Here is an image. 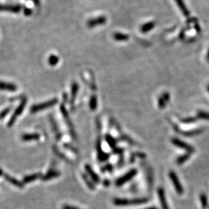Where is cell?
Wrapping results in <instances>:
<instances>
[{
    "label": "cell",
    "mask_w": 209,
    "mask_h": 209,
    "mask_svg": "<svg viewBox=\"0 0 209 209\" xmlns=\"http://www.w3.org/2000/svg\"><path fill=\"white\" fill-rule=\"evenodd\" d=\"M11 110V107H8V108H6V109H4L2 111L1 113H0V119H3L5 118V117L8 115V113L10 112Z\"/></svg>",
    "instance_id": "29"
},
{
    "label": "cell",
    "mask_w": 209,
    "mask_h": 209,
    "mask_svg": "<svg viewBox=\"0 0 209 209\" xmlns=\"http://www.w3.org/2000/svg\"><path fill=\"white\" fill-rule=\"evenodd\" d=\"M197 116H198V118H199L200 119L209 120V113H208V112H204V111H198V112Z\"/></svg>",
    "instance_id": "24"
},
{
    "label": "cell",
    "mask_w": 209,
    "mask_h": 209,
    "mask_svg": "<svg viewBox=\"0 0 209 209\" xmlns=\"http://www.w3.org/2000/svg\"><path fill=\"white\" fill-rule=\"evenodd\" d=\"M123 161H124V159H123V156H121V158H120V159H119V163H118V164H119L120 166H121L122 164H123Z\"/></svg>",
    "instance_id": "35"
},
{
    "label": "cell",
    "mask_w": 209,
    "mask_h": 209,
    "mask_svg": "<svg viewBox=\"0 0 209 209\" xmlns=\"http://www.w3.org/2000/svg\"><path fill=\"white\" fill-rule=\"evenodd\" d=\"M148 201V198H136L133 200L127 199H114V204L117 206H129V205H139L146 203Z\"/></svg>",
    "instance_id": "1"
},
{
    "label": "cell",
    "mask_w": 209,
    "mask_h": 209,
    "mask_svg": "<svg viewBox=\"0 0 209 209\" xmlns=\"http://www.w3.org/2000/svg\"><path fill=\"white\" fill-rule=\"evenodd\" d=\"M106 141H107V143H108V145H110V147H112V149H114L115 146H116L117 141L115 140L112 136H110V134H107V135L106 136Z\"/></svg>",
    "instance_id": "22"
},
{
    "label": "cell",
    "mask_w": 209,
    "mask_h": 209,
    "mask_svg": "<svg viewBox=\"0 0 209 209\" xmlns=\"http://www.w3.org/2000/svg\"><path fill=\"white\" fill-rule=\"evenodd\" d=\"M200 200L202 202V207L204 208H206V206L208 205V201H207V198H206V196L204 194H202L200 195Z\"/></svg>",
    "instance_id": "28"
},
{
    "label": "cell",
    "mask_w": 209,
    "mask_h": 209,
    "mask_svg": "<svg viewBox=\"0 0 209 209\" xmlns=\"http://www.w3.org/2000/svg\"><path fill=\"white\" fill-rule=\"evenodd\" d=\"M207 90H208V92L209 93V85L207 86Z\"/></svg>",
    "instance_id": "39"
},
{
    "label": "cell",
    "mask_w": 209,
    "mask_h": 209,
    "mask_svg": "<svg viewBox=\"0 0 209 209\" xmlns=\"http://www.w3.org/2000/svg\"><path fill=\"white\" fill-rule=\"evenodd\" d=\"M114 39L117 41H123V40H127V36L125 35L122 34V33H115L114 35Z\"/></svg>",
    "instance_id": "27"
},
{
    "label": "cell",
    "mask_w": 209,
    "mask_h": 209,
    "mask_svg": "<svg viewBox=\"0 0 209 209\" xmlns=\"http://www.w3.org/2000/svg\"><path fill=\"white\" fill-rule=\"evenodd\" d=\"M158 195H159L160 202H161V204L163 209H169L168 208L167 202H166V200L165 194H164V192L163 189L159 188V190H158Z\"/></svg>",
    "instance_id": "13"
},
{
    "label": "cell",
    "mask_w": 209,
    "mask_h": 209,
    "mask_svg": "<svg viewBox=\"0 0 209 209\" xmlns=\"http://www.w3.org/2000/svg\"><path fill=\"white\" fill-rule=\"evenodd\" d=\"M124 152L123 149L122 148H114L113 149V152L116 154H119V155H123V153Z\"/></svg>",
    "instance_id": "30"
},
{
    "label": "cell",
    "mask_w": 209,
    "mask_h": 209,
    "mask_svg": "<svg viewBox=\"0 0 209 209\" xmlns=\"http://www.w3.org/2000/svg\"><path fill=\"white\" fill-rule=\"evenodd\" d=\"M22 10V6L19 4H0V11L1 12H9L14 14H18Z\"/></svg>",
    "instance_id": "6"
},
{
    "label": "cell",
    "mask_w": 209,
    "mask_h": 209,
    "mask_svg": "<svg viewBox=\"0 0 209 209\" xmlns=\"http://www.w3.org/2000/svg\"><path fill=\"white\" fill-rule=\"evenodd\" d=\"M190 156H191V154L188 153V154H183L182 155V156H179V158L177 159V161H176L177 164L178 165H181L182 164L185 163L187 160H188V159H190Z\"/></svg>",
    "instance_id": "20"
},
{
    "label": "cell",
    "mask_w": 209,
    "mask_h": 209,
    "mask_svg": "<svg viewBox=\"0 0 209 209\" xmlns=\"http://www.w3.org/2000/svg\"><path fill=\"white\" fill-rule=\"evenodd\" d=\"M64 147H66V148H68V149H70L71 151H73V152H76V149H75V148L72 147L71 145H68V144H66V145H64Z\"/></svg>",
    "instance_id": "34"
},
{
    "label": "cell",
    "mask_w": 209,
    "mask_h": 209,
    "mask_svg": "<svg viewBox=\"0 0 209 209\" xmlns=\"http://www.w3.org/2000/svg\"><path fill=\"white\" fill-rule=\"evenodd\" d=\"M97 97L95 96H92L91 97L90 103V109L94 111V110L96 109L97 108Z\"/></svg>",
    "instance_id": "23"
},
{
    "label": "cell",
    "mask_w": 209,
    "mask_h": 209,
    "mask_svg": "<svg viewBox=\"0 0 209 209\" xmlns=\"http://www.w3.org/2000/svg\"><path fill=\"white\" fill-rule=\"evenodd\" d=\"M174 129L177 132H179V133L182 134V135H184L186 136H193L198 135V134H200V133H202V130H190V131H182V130L178 129V127L177 126H175Z\"/></svg>",
    "instance_id": "12"
},
{
    "label": "cell",
    "mask_w": 209,
    "mask_h": 209,
    "mask_svg": "<svg viewBox=\"0 0 209 209\" xmlns=\"http://www.w3.org/2000/svg\"><path fill=\"white\" fill-rule=\"evenodd\" d=\"M39 138H40V135L39 134H37V133L24 134L21 137L22 140L23 141H36V140H39Z\"/></svg>",
    "instance_id": "17"
},
{
    "label": "cell",
    "mask_w": 209,
    "mask_h": 209,
    "mask_svg": "<svg viewBox=\"0 0 209 209\" xmlns=\"http://www.w3.org/2000/svg\"><path fill=\"white\" fill-rule=\"evenodd\" d=\"M106 21L107 20L105 16H100L89 20L87 21V27L89 28H93L100 25H103L106 23Z\"/></svg>",
    "instance_id": "7"
},
{
    "label": "cell",
    "mask_w": 209,
    "mask_h": 209,
    "mask_svg": "<svg viewBox=\"0 0 209 209\" xmlns=\"http://www.w3.org/2000/svg\"><path fill=\"white\" fill-rule=\"evenodd\" d=\"M32 14V10H30V9L25 8L24 9V14L25 16H30Z\"/></svg>",
    "instance_id": "32"
},
{
    "label": "cell",
    "mask_w": 209,
    "mask_h": 209,
    "mask_svg": "<svg viewBox=\"0 0 209 209\" xmlns=\"http://www.w3.org/2000/svg\"><path fill=\"white\" fill-rule=\"evenodd\" d=\"M104 185L106 186V187H108V186L110 185V181L108 180H105L104 182Z\"/></svg>",
    "instance_id": "36"
},
{
    "label": "cell",
    "mask_w": 209,
    "mask_h": 209,
    "mask_svg": "<svg viewBox=\"0 0 209 209\" xmlns=\"http://www.w3.org/2000/svg\"><path fill=\"white\" fill-rule=\"evenodd\" d=\"M4 178H5L6 180H7L9 183H12V185H14L15 186H16V187H19V188H23L24 187V184L22 183L21 181H18L16 179L13 178V177L9 176L7 174H4Z\"/></svg>",
    "instance_id": "15"
},
{
    "label": "cell",
    "mask_w": 209,
    "mask_h": 209,
    "mask_svg": "<svg viewBox=\"0 0 209 209\" xmlns=\"http://www.w3.org/2000/svg\"><path fill=\"white\" fill-rule=\"evenodd\" d=\"M102 169L104 170L103 171H105V170H107V171L111 172V171H112V169H113V167H112V165L108 164V165H106L104 168H102Z\"/></svg>",
    "instance_id": "31"
},
{
    "label": "cell",
    "mask_w": 209,
    "mask_h": 209,
    "mask_svg": "<svg viewBox=\"0 0 209 209\" xmlns=\"http://www.w3.org/2000/svg\"><path fill=\"white\" fill-rule=\"evenodd\" d=\"M62 209H80V208L70 205H64L62 206Z\"/></svg>",
    "instance_id": "33"
},
{
    "label": "cell",
    "mask_w": 209,
    "mask_h": 209,
    "mask_svg": "<svg viewBox=\"0 0 209 209\" xmlns=\"http://www.w3.org/2000/svg\"><path fill=\"white\" fill-rule=\"evenodd\" d=\"M42 177V175L41 173H39V172L35 173V174H33V175H28V176L24 177L23 181H24V183H31V182L34 181L35 180H36V179L39 178V177Z\"/></svg>",
    "instance_id": "18"
},
{
    "label": "cell",
    "mask_w": 209,
    "mask_h": 209,
    "mask_svg": "<svg viewBox=\"0 0 209 209\" xmlns=\"http://www.w3.org/2000/svg\"><path fill=\"white\" fill-rule=\"evenodd\" d=\"M171 142L174 145L176 146L177 147L181 148L182 149L186 150V152H188V153L189 154H192V153L194 152V148L192 147V146H191L190 145H188V143H186V142H184V141L180 140L179 139L177 138H173L172 139V140H171Z\"/></svg>",
    "instance_id": "5"
},
{
    "label": "cell",
    "mask_w": 209,
    "mask_h": 209,
    "mask_svg": "<svg viewBox=\"0 0 209 209\" xmlns=\"http://www.w3.org/2000/svg\"><path fill=\"white\" fill-rule=\"evenodd\" d=\"M82 177H83V179H84V181H85V183L87 184V185L88 186V187L90 188V190H94V189H95L94 185H93L92 181H90V180H89L88 178H87V177L86 175H84V174H83V176H82Z\"/></svg>",
    "instance_id": "25"
},
{
    "label": "cell",
    "mask_w": 209,
    "mask_h": 209,
    "mask_svg": "<svg viewBox=\"0 0 209 209\" xmlns=\"http://www.w3.org/2000/svg\"><path fill=\"white\" fill-rule=\"evenodd\" d=\"M59 60L60 58H58V57L55 55H50V57L48 58V62L51 66H55V65H56L58 63Z\"/></svg>",
    "instance_id": "21"
},
{
    "label": "cell",
    "mask_w": 209,
    "mask_h": 209,
    "mask_svg": "<svg viewBox=\"0 0 209 209\" xmlns=\"http://www.w3.org/2000/svg\"><path fill=\"white\" fill-rule=\"evenodd\" d=\"M197 118H194V117H190V118H186L185 119L181 120V122L184 124H191L194 123L196 122Z\"/></svg>",
    "instance_id": "26"
},
{
    "label": "cell",
    "mask_w": 209,
    "mask_h": 209,
    "mask_svg": "<svg viewBox=\"0 0 209 209\" xmlns=\"http://www.w3.org/2000/svg\"><path fill=\"white\" fill-rule=\"evenodd\" d=\"M60 175V173L58 171H55V170H51V171L48 172L45 175L41 177L42 180L44 181L50 180V179L56 178V177H58Z\"/></svg>",
    "instance_id": "16"
},
{
    "label": "cell",
    "mask_w": 209,
    "mask_h": 209,
    "mask_svg": "<svg viewBox=\"0 0 209 209\" xmlns=\"http://www.w3.org/2000/svg\"><path fill=\"white\" fill-rule=\"evenodd\" d=\"M170 94L168 93H164L159 98V107L160 109H164L166 104L169 102Z\"/></svg>",
    "instance_id": "10"
},
{
    "label": "cell",
    "mask_w": 209,
    "mask_h": 209,
    "mask_svg": "<svg viewBox=\"0 0 209 209\" xmlns=\"http://www.w3.org/2000/svg\"><path fill=\"white\" fill-rule=\"evenodd\" d=\"M97 158L100 162H104L109 158L110 155L109 154L104 152L101 149V141L99 140L97 141Z\"/></svg>",
    "instance_id": "9"
},
{
    "label": "cell",
    "mask_w": 209,
    "mask_h": 209,
    "mask_svg": "<svg viewBox=\"0 0 209 209\" xmlns=\"http://www.w3.org/2000/svg\"><path fill=\"white\" fill-rule=\"evenodd\" d=\"M146 209H158V208H155V207H150V208H146Z\"/></svg>",
    "instance_id": "37"
},
{
    "label": "cell",
    "mask_w": 209,
    "mask_h": 209,
    "mask_svg": "<svg viewBox=\"0 0 209 209\" xmlns=\"http://www.w3.org/2000/svg\"><path fill=\"white\" fill-rule=\"evenodd\" d=\"M58 103V99L57 98H54L49 101H46V102L40 103L38 105H35L31 107V112L33 113H37V112L41 111L42 110L45 109L47 108H50L54 106L55 105H56Z\"/></svg>",
    "instance_id": "2"
},
{
    "label": "cell",
    "mask_w": 209,
    "mask_h": 209,
    "mask_svg": "<svg viewBox=\"0 0 209 209\" xmlns=\"http://www.w3.org/2000/svg\"><path fill=\"white\" fill-rule=\"evenodd\" d=\"M26 103H27V100H26V98H23V101H22V102L21 103V104L19 105V106L15 110L14 113L12 114V117H11V118L10 119V121H9L8 124V127L12 126L14 124V122H16V120L18 117L21 115L22 113H23L24 107H25Z\"/></svg>",
    "instance_id": "3"
},
{
    "label": "cell",
    "mask_w": 209,
    "mask_h": 209,
    "mask_svg": "<svg viewBox=\"0 0 209 209\" xmlns=\"http://www.w3.org/2000/svg\"><path fill=\"white\" fill-rule=\"evenodd\" d=\"M85 170L88 173L89 175H90L91 178L92 179V180L95 182V183H100V178L98 177V175H97L96 173H95L94 171H93L92 168L91 167V166L89 164H86L85 166Z\"/></svg>",
    "instance_id": "14"
},
{
    "label": "cell",
    "mask_w": 209,
    "mask_h": 209,
    "mask_svg": "<svg viewBox=\"0 0 209 209\" xmlns=\"http://www.w3.org/2000/svg\"><path fill=\"white\" fill-rule=\"evenodd\" d=\"M78 90H79V85L77 82H73L72 84V90H71V94H72V95H71V103H73L75 101Z\"/></svg>",
    "instance_id": "19"
},
{
    "label": "cell",
    "mask_w": 209,
    "mask_h": 209,
    "mask_svg": "<svg viewBox=\"0 0 209 209\" xmlns=\"http://www.w3.org/2000/svg\"><path fill=\"white\" fill-rule=\"evenodd\" d=\"M2 174H3V172H2V170L0 169V176H1Z\"/></svg>",
    "instance_id": "38"
},
{
    "label": "cell",
    "mask_w": 209,
    "mask_h": 209,
    "mask_svg": "<svg viewBox=\"0 0 209 209\" xmlns=\"http://www.w3.org/2000/svg\"><path fill=\"white\" fill-rule=\"evenodd\" d=\"M17 90V86L12 83L0 82V90L14 92Z\"/></svg>",
    "instance_id": "11"
},
{
    "label": "cell",
    "mask_w": 209,
    "mask_h": 209,
    "mask_svg": "<svg viewBox=\"0 0 209 209\" xmlns=\"http://www.w3.org/2000/svg\"><path fill=\"white\" fill-rule=\"evenodd\" d=\"M169 177L171 179V181H172V183H173V185H174V187L175 188V190H176L177 194H182L183 193V189L182 187L181 184L180 183L179 180L178 179V177H177V175L175 174V173L173 171H170L169 172Z\"/></svg>",
    "instance_id": "8"
},
{
    "label": "cell",
    "mask_w": 209,
    "mask_h": 209,
    "mask_svg": "<svg viewBox=\"0 0 209 209\" xmlns=\"http://www.w3.org/2000/svg\"><path fill=\"white\" fill-rule=\"evenodd\" d=\"M137 169H135V168L132 169L129 172H128L127 173H126L125 175H123V177H120L119 179H117L116 181V185L118 186V187L123 185V184L126 183L127 182H128L129 181H130L131 179H132L133 177L137 175Z\"/></svg>",
    "instance_id": "4"
}]
</instances>
